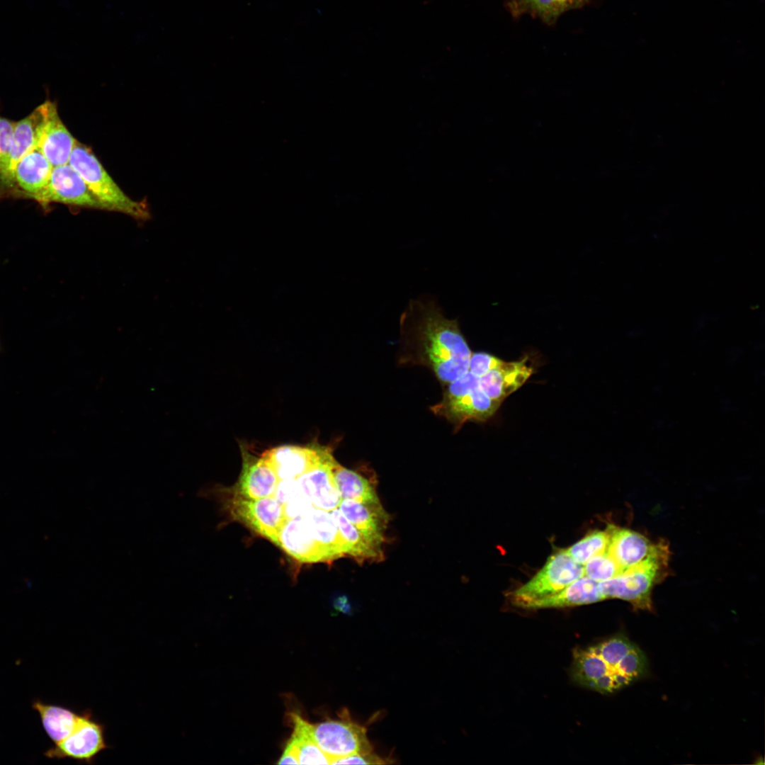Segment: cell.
Instances as JSON below:
<instances>
[{
    "instance_id": "obj_1",
    "label": "cell",
    "mask_w": 765,
    "mask_h": 765,
    "mask_svg": "<svg viewBox=\"0 0 765 765\" xmlns=\"http://www.w3.org/2000/svg\"><path fill=\"white\" fill-rule=\"evenodd\" d=\"M400 325L402 334L441 382L448 384L468 372L472 351L459 323L446 317L436 300L426 296L411 300Z\"/></svg>"
},
{
    "instance_id": "obj_2",
    "label": "cell",
    "mask_w": 765,
    "mask_h": 765,
    "mask_svg": "<svg viewBox=\"0 0 765 765\" xmlns=\"http://www.w3.org/2000/svg\"><path fill=\"white\" fill-rule=\"evenodd\" d=\"M647 671V659L641 649L618 634L575 651L571 674L579 685L607 694L640 680Z\"/></svg>"
},
{
    "instance_id": "obj_3",
    "label": "cell",
    "mask_w": 765,
    "mask_h": 765,
    "mask_svg": "<svg viewBox=\"0 0 765 765\" xmlns=\"http://www.w3.org/2000/svg\"><path fill=\"white\" fill-rule=\"evenodd\" d=\"M669 552L668 544L660 540L642 562L613 578L599 582L604 599H620L630 602L636 610L652 611V588L667 573Z\"/></svg>"
},
{
    "instance_id": "obj_4",
    "label": "cell",
    "mask_w": 765,
    "mask_h": 765,
    "mask_svg": "<svg viewBox=\"0 0 765 765\" xmlns=\"http://www.w3.org/2000/svg\"><path fill=\"white\" fill-rule=\"evenodd\" d=\"M68 164L82 177L104 210L120 212L138 219L149 215L145 204L128 196L86 146L76 142Z\"/></svg>"
},
{
    "instance_id": "obj_5",
    "label": "cell",
    "mask_w": 765,
    "mask_h": 765,
    "mask_svg": "<svg viewBox=\"0 0 765 765\" xmlns=\"http://www.w3.org/2000/svg\"><path fill=\"white\" fill-rule=\"evenodd\" d=\"M446 385L442 400L431 410L451 422L455 431L468 421L487 420L501 404L480 388L478 378L470 371Z\"/></svg>"
},
{
    "instance_id": "obj_6",
    "label": "cell",
    "mask_w": 765,
    "mask_h": 765,
    "mask_svg": "<svg viewBox=\"0 0 765 765\" xmlns=\"http://www.w3.org/2000/svg\"><path fill=\"white\" fill-rule=\"evenodd\" d=\"M583 576V566L574 562L565 549L560 550L548 557L529 581L509 593V601L525 608L529 603L555 594Z\"/></svg>"
},
{
    "instance_id": "obj_7",
    "label": "cell",
    "mask_w": 765,
    "mask_h": 765,
    "mask_svg": "<svg viewBox=\"0 0 765 765\" xmlns=\"http://www.w3.org/2000/svg\"><path fill=\"white\" fill-rule=\"evenodd\" d=\"M341 714L339 720H327L316 724L305 720L308 733L319 749L331 761L373 751L366 727L353 721L346 709Z\"/></svg>"
},
{
    "instance_id": "obj_8",
    "label": "cell",
    "mask_w": 765,
    "mask_h": 765,
    "mask_svg": "<svg viewBox=\"0 0 765 765\" xmlns=\"http://www.w3.org/2000/svg\"><path fill=\"white\" fill-rule=\"evenodd\" d=\"M106 727L97 720L90 709L80 713L78 723L63 740L47 749L45 755L50 759H71L80 764H94L97 756L108 749L106 738Z\"/></svg>"
},
{
    "instance_id": "obj_9",
    "label": "cell",
    "mask_w": 765,
    "mask_h": 765,
    "mask_svg": "<svg viewBox=\"0 0 765 765\" xmlns=\"http://www.w3.org/2000/svg\"><path fill=\"white\" fill-rule=\"evenodd\" d=\"M227 504L234 520L278 545V534L286 518L283 505L274 497L250 499L232 494Z\"/></svg>"
},
{
    "instance_id": "obj_10",
    "label": "cell",
    "mask_w": 765,
    "mask_h": 765,
    "mask_svg": "<svg viewBox=\"0 0 765 765\" xmlns=\"http://www.w3.org/2000/svg\"><path fill=\"white\" fill-rule=\"evenodd\" d=\"M40 106L36 149L53 166L68 164L77 141L61 120L55 103L46 101Z\"/></svg>"
},
{
    "instance_id": "obj_11",
    "label": "cell",
    "mask_w": 765,
    "mask_h": 765,
    "mask_svg": "<svg viewBox=\"0 0 765 765\" xmlns=\"http://www.w3.org/2000/svg\"><path fill=\"white\" fill-rule=\"evenodd\" d=\"M34 200L104 210L79 173L69 164L54 166L48 184Z\"/></svg>"
},
{
    "instance_id": "obj_12",
    "label": "cell",
    "mask_w": 765,
    "mask_h": 765,
    "mask_svg": "<svg viewBox=\"0 0 765 765\" xmlns=\"http://www.w3.org/2000/svg\"><path fill=\"white\" fill-rule=\"evenodd\" d=\"M242 466L232 493L243 498L259 499L273 497L279 479L270 463L239 443Z\"/></svg>"
},
{
    "instance_id": "obj_13",
    "label": "cell",
    "mask_w": 765,
    "mask_h": 765,
    "mask_svg": "<svg viewBox=\"0 0 765 765\" xmlns=\"http://www.w3.org/2000/svg\"><path fill=\"white\" fill-rule=\"evenodd\" d=\"M328 448L318 443L305 446L283 445L266 450L261 455L272 466L279 480L298 478L317 466Z\"/></svg>"
},
{
    "instance_id": "obj_14",
    "label": "cell",
    "mask_w": 765,
    "mask_h": 765,
    "mask_svg": "<svg viewBox=\"0 0 765 765\" xmlns=\"http://www.w3.org/2000/svg\"><path fill=\"white\" fill-rule=\"evenodd\" d=\"M334 460L329 446L319 464L297 478L300 492L314 507L327 511L338 508L341 501L332 472Z\"/></svg>"
},
{
    "instance_id": "obj_15",
    "label": "cell",
    "mask_w": 765,
    "mask_h": 765,
    "mask_svg": "<svg viewBox=\"0 0 765 765\" xmlns=\"http://www.w3.org/2000/svg\"><path fill=\"white\" fill-rule=\"evenodd\" d=\"M278 546L300 562H332L302 518L285 519L278 534Z\"/></svg>"
},
{
    "instance_id": "obj_16",
    "label": "cell",
    "mask_w": 765,
    "mask_h": 765,
    "mask_svg": "<svg viewBox=\"0 0 765 765\" xmlns=\"http://www.w3.org/2000/svg\"><path fill=\"white\" fill-rule=\"evenodd\" d=\"M528 357L514 362L501 361L478 378L480 388L492 400L502 403L518 390L533 373Z\"/></svg>"
},
{
    "instance_id": "obj_17",
    "label": "cell",
    "mask_w": 765,
    "mask_h": 765,
    "mask_svg": "<svg viewBox=\"0 0 765 765\" xmlns=\"http://www.w3.org/2000/svg\"><path fill=\"white\" fill-rule=\"evenodd\" d=\"M338 509L369 541L382 548L390 516L380 502L362 503L341 499Z\"/></svg>"
},
{
    "instance_id": "obj_18",
    "label": "cell",
    "mask_w": 765,
    "mask_h": 765,
    "mask_svg": "<svg viewBox=\"0 0 765 765\" xmlns=\"http://www.w3.org/2000/svg\"><path fill=\"white\" fill-rule=\"evenodd\" d=\"M609 534L607 552L617 563L621 573L645 560L654 548L645 536L631 529L609 523L606 528Z\"/></svg>"
},
{
    "instance_id": "obj_19",
    "label": "cell",
    "mask_w": 765,
    "mask_h": 765,
    "mask_svg": "<svg viewBox=\"0 0 765 765\" xmlns=\"http://www.w3.org/2000/svg\"><path fill=\"white\" fill-rule=\"evenodd\" d=\"M53 167L38 149H33L15 166L11 188L25 198L34 199L47 187Z\"/></svg>"
},
{
    "instance_id": "obj_20",
    "label": "cell",
    "mask_w": 765,
    "mask_h": 765,
    "mask_svg": "<svg viewBox=\"0 0 765 765\" xmlns=\"http://www.w3.org/2000/svg\"><path fill=\"white\" fill-rule=\"evenodd\" d=\"M604 600L599 582L585 576L562 590L529 603L526 609L563 608L589 604Z\"/></svg>"
},
{
    "instance_id": "obj_21",
    "label": "cell",
    "mask_w": 765,
    "mask_h": 765,
    "mask_svg": "<svg viewBox=\"0 0 765 765\" xmlns=\"http://www.w3.org/2000/svg\"><path fill=\"white\" fill-rule=\"evenodd\" d=\"M317 542L324 548L332 562L347 556V548L331 513L312 507L302 517Z\"/></svg>"
},
{
    "instance_id": "obj_22",
    "label": "cell",
    "mask_w": 765,
    "mask_h": 765,
    "mask_svg": "<svg viewBox=\"0 0 765 765\" xmlns=\"http://www.w3.org/2000/svg\"><path fill=\"white\" fill-rule=\"evenodd\" d=\"M340 533L346 543L347 555L359 564L366 562H380L384 560L382 548L369 541L340 512L338 508L330 511Z\"/></svg>"
},
{
    "instance_id": "obj_23",
    "label": "cell",
    "mask_w": 765,
    "mask_h": 765,
    "mask_svg": "<svg viewBox=\"0 0 765 765\" xmlns=\"http://www.w3.org/2000/svg\"><path fill=\"white\" fill-rule=\"evenodd\" d=\"M32 707L39 714L45 732L55 744L72 733L80 716V713L68 708L45 703L40 700L35 701Z\"/></svg>"
},
{
    "instance_id": "obj_24",
    "label": "cell",
    "mask_w": 765,
    "mask_h": 765,
    "mask_svg": "<svg viewBox=\"0 0 765 765\" xmlns=\"http://www.w3.org/2000/svg\"><path fill=\"white\" fill-rule=\"evenodd\" d=\"M332 472L341 499H352L362 503L380 502L375 487L368 478L342 466L336 459Z\"/></svg>"
},
{
    "instance_id": "obj_25",
    "label": "cell",
    "mask_w": 765,
    "mask_h": 765,
    "mask_svg": "<svg viewBox=\"0 0 765 765\" xmlns=\"http://www.w3.org/2000/svg\"><path fill=\"white\" fill-rule=\"evenodd\" d=\"M40 118L41 109L39 106L28 116L14 124L9 160L11 188L15 166L24 156L36 149L37 130Z\"/></svg>"
},
{
    "instance_id": "obj_26",
    "label": "cell",
    "mask_w": 765,
    "mask_h": 765,
    "mask_svg": "<svg viewBox=\"0 0 765 765\" xmlns=\"http://www.w3.org/2000/svg\"><path fill=\"white\" fill-rule=\"evenodd\" d=\"M294 731L288 742L294 748L299 764H330L331 759L319 749L308 733L305 720L292 714Z\"/></svg>"
},
{
    "instance_id": "obj_27",
    "label": "cell",
    "mask_w": 765,
    "mask_h": 765,
    "mask_svg": "<svg viewBox=\"0 0 765 765\" xmlns=\"http://www.w3.org/2000/svg\"><path fill=\"white\" fill-rule=\"evenodd\" d=\"M585 0H516L514 4L515 11L528 13L541 18L545 22H552L564 12L577 8L584 4Z\"/></svg>"
},
{
    "instance_id": "obj_28",
    "label": "cell",
    "mask_w": 765,
    "mask_h": 765,
    "mask_svg": "<svg viewBox=\"0 0 765 765\" xmlns=\"http://www.w3.org/2000/svg\"><path fill=\"white\" fill-rule=\"evenodd\" d=\"M608 543L609 534L607 530H596L586 534L565 550L574 562L583 566L593 557L606 552Z\"/></svg>"
},
{
    "instance_id": "obj_29",
    "label": "cell",
    "mask_w": 765,
    "mask_h": 765,
    "mask_svg": "<svg viewBox=\"0 0 765 765\" xmlns=\"http://www.w3.org/2000/svg\"><path fill=\"white\" fill-rule=\"evenodd\" d=\"M15 123L0 115V188L11 189L9 160Z\"/></svg>"
},
{
    "instance_id": "obj_30",
    "label": "cell",
    "mask_w": 765,
    "mask_h": 765,
    "mask_svg": "<svg viewBox=\"0 0 765 765\" xmlns=\"http://www.w3.org/2000/svg\"><path fill=\"white\" fill-rule=\"evenodd\" d=\"M584 576L600 582L613 578L621 570L607 550L591 558L583 565Z\"/></svg>"
},
{
    "instance_id": "obj_31",
    "label": "cell",
    "mask_w": 765,
    "mask_h": 765,
    "mask_svg": "<svg viewBox=\"0 0 765 765\" xmlns=\"http://www.w3.org/2000/svg\"><path fill=\"white\" fill-rule=\"evenodd\" d=\"M502 360L484 352L472 353L469 370L476 377H480L497 366Z\"/></svg>"
},
{
    "instance_id": "obj_32",
    "label": "cell",
    "mask_w": 765,
    "mask_h": 765,
    "mask_svg": "<svg viewBox=\"0 0 765 765\" xmlns=\"http://www.w3.org/2000/svg\"><path fill=\"white\" fill-rule=\"evenodd\" d=\"M283 506L286 519L302 518L314 507L311 501L301 492Z\"/></svg>"
},
{
    "instance_id": "obj_33",
    "label": "cell",
    "mask_w": 765,
    "mask_h": 765,
    "mask_svg": "<svg viewBox=\"0 0 765 765\" xmlns=\"http://www.w3.org/2000/svg\"><path fill=\"white\" fill-rule=\"evenodd\" d=\"M385 759L372 752L357 753L331 761L330 764H385Z\"/></svg>"
},
{
    "instance_id": "obj_34",
    "label": "cell",
    "mask_w": 765,
    "mask_h": 765,
    "mask_svg": "<svg viewBox=\"0 0 765 765\" xmlns=\"http://www.w3.org/2000/svg\"><path fill=\"white\" fill-rule=\"evenodd\" d=\"M300 493L297 478L279 480L273 497L283 505Z\"/></svg>"
},
{
    "instance_id": "obj_35",
    "label": "cell",
    "mask_w": 765,
    "mask_h": 765,
    "mask_svg": "<svg viewBox=\"0 0 765 765\" xmlns=\"http://www.w3.org/2000/svg\"><path fill=\"white\" fill-rule=\"evenodd\" d=\"M278 764H299L297 754L293 746L288 742L287 746L280 756Z\"/></svg>"
},
{
    "instance_id": "obj_36",
    "label": "cell",
    "mask_w": 765,
    "mask_h": 765,
    "mask_svg": "<svg viewBox=\"0 0 765 765\" xmlns=\"http://www.w3.org/2000/svg\"><path fill=\"white\" fill-rule=\"evenodd\" d=\"M334 608L343 613L351 611V606L345 596H339L334 601Z\"/></svg>"
}]
</instances>
